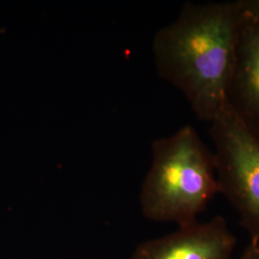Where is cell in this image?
<instances>
[{
	"label": "cell",
	"instance_id": "cell-1",
	"mask_svg": "<svg viewBox=\"0 0 259 259\" xmlns=\"http://www.w3.org/2000/svg\"><path fill=\"white\" fill-rule=\"evenodd\" d=\"M241 23L238 1L186 3L154 37L158 75L184 93L201 120L212 122L227 103Z\"/></svg>",
	"mask_w": 259,
	"mask_h": 259
},
{
	"label": "cell",
	"instance_id": "cell-5",
	"mask_svg": "<svg viewBox=\"0 0 259 259\" xmlns=\"http://www.w3.org/2000/svg\"><path fill=\"white\" fill-rule=\"evenodd\" d=\"M227 104L259 138V20L243 10L236 59L227 91Z\"/></svg>",
	"mask_w": 259,
	"mask_h": 259
},
{
	"label": "cell",
	"instance_id": "cell-6",
	"mask_svg": "<svg viewBox=\"0 0 259 259\" xmlns=\"http://www.w3.org/2000/svg\"><path fill=\"white\" fill-rule=\"evenodd\" d=\"M241 8L259 20V0H238Z\"/></svg>",
	"mask_w": 259,
	"mask_h": 259
},
{
	"label": "cell",
	"instance_id": "cell-4",
	"mask_svg": "<svg viewBox=\"0 0 259 259\" xmlns=\"http://www.w3.org/2000/svg\"><path fill=\"white\" fill-rule=\"evenodd\" d=\"M236 237L226 219L179 226L176 232L139 244L131 259H232Z\"/></svg>",
	"mask_w": 259,
	"mask_h": 259
},
{
	"label": "cell",
	"instance_id": "cell-2",
	"mask_svg": "<svg viewBox=\"0 0 259 259\" xmlns=\"http://www.w3.org/2000/svg\"><path fill=\"white\" fill-rule=\"evenodd\" d=\"M153 162L141 186L140 206L152 221H197L219 193L214 152L192 126L152 144Z\"/></svg>",
	"mask_w": 259,
	"mask_h": 259
},
{
	"label": "cell",
	"instance_id": "cell-7",
	"mask_svg": "<svg viewBox=\"0 0 259 259\" xmlns=\"http://www.w3.org/2000/svg\"><path fill=\"white\" fill-rule=\"evenodd\" d=\"M238 259H259V246L253 241H250L244 252Z\"/></svg>",
	"mask_w": 259,
	"mask_h": 259
},
{
	"label": "cell",
	"instance_id": "cell-3",
	"mask_svg": "<svg viewBox=\"0 0 259 259\" xmlns=\"http://www.w3.org/2000/svg\"><path fill=\"white\" fill-rule=\"evenodd\" d=\"M219 193L240 216L242 227L259 246V138L226 103L211 122Z\"/></svg>",
	"mask_w": 259,
	"mask_h": 259
}]
</instances>
